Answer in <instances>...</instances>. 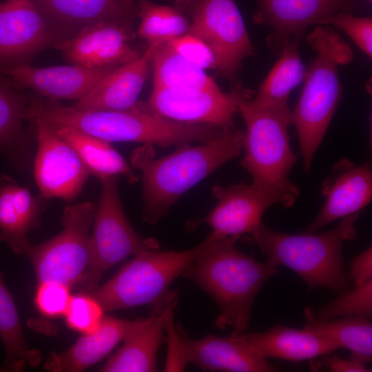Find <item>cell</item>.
Instances as JSON below:
<instances>
[{
	"label": "cell",
	"instance_id": "1",
	"mask_svg": "<svg viewBox=\"0 0 372 372\" xmlns=\"http://www.w3.org/2000/svg\"><path fill=\"white\" fill-rule=\"evenodd\" d=\"M244 132L236 128L200 145L178 146L172 154L155 158L153 145L134 149L131 165L142 173L143 216L156 223L187 191L243 151Z\"/></svg>",
	"mask_w": 372,
	"mask_h": 372
},
{
	"label": "cell",
	"instance_id": "2",
	"mask_svg": "<svg viewBox=\"0 0 372 372\" xmlns=\"http://www.w3.org/2000/svg\"><path fill=\"white\" fill-rule=\"evenodd\" d=\"M239 238L229 236L211 240L207 238L205 249L183 274L218 304L216 327H231L236 334L247 330L257 295L265 282L278 274L277 267L258 262L239 251L236 247Z\"/></svg>",
	"mask_w": 372,
	"mask_h": 372
},
{
	"label": "cell",
	"instance_id": "3",
	"mask_svg": "<svg viewBox=\"0 0 372 372\" xmlns=\"http://www.w3.org/2000/svg\"><path fill=\"white\" fill-rule=\"evenodd\" d=\"M39 117L53 125L74 127L107 142H132L161 147L206 143L225 131L209 125L172 121L138 103L125 110H79L54 100L41 106Z\"/></svg>",
	"mask_w": 372,
	"mask_h": 372
},
{
	"label": "cell",
	"instance_id": "4",
	"mask_svg": "<svg viewBox=\"0 0 372 372\" xmlns=\"http://www.w3.org/2000/svg\"><path fill=\"white\" fill-rule=\"evenodd\" d=\"M238 112L246 126L241 165L252 177L251 187L271 205L292 207L300 189L289 179L298 159L288 134L291 111L289 107H259L250 97L240 103Z\"/></svg>",
	"mask_w": 372,
	"mask_h": 372
},
{
	"label": "cell",
	"instance_id": "5",
	"mask_svg": "<svg viewBox=\"0 0 372 372\" xmlns=\"http://www.w3.org/2000/svg\"><path fill=\"white\" fill-rule=\"evenodd\" d=\"M360 212L341 219L326 232L290 234L269 229L262 222L256 231L247 236L267 257V262L282 265L296 272L311 290L327 288L336 294L350 289L344 269L342 245L357 238L355 223Z\"/></svg>",
	"mask_w": 372,
	"mask_h": 372
},
{
	"label": "cell",
	"instance_id": "6",
	"mask_svg": "<svg viewBox=\"0 0 372 372\" xmlns=\"http://www.w3.org/2000/svg\"><path fill=\"white\" fill-rule=\"evenodd\" d=\"M307 42L317 56L307 70L304 87L291 112L306 172L342 97L338 66L353 59L350 46L330 27L317 25Z\"/></svg>",
	"mask_w": 372,
	"mask_h": 372
},
{
	"label": "cell",
	"instance_id": "7",
	"mask_svg": "<svg viewBox=\"0 0 372 372\" xmlns=\"http://www.w3.org/2000/svg\"><path fill=\"white\" fill-rule=\"evenodd\" d=\"M207 245L205 239L185 251L146 249L134 256L108 281L89 293L105 311L143 305L156 307L172 295V282L192 264Z\"/></svg>",
	"mask_w": 372,
	"mask_h": 372
},
{
	"label": "cell",
	"instance_id": "8",
	"mask_svg": "<svg viewBox=\"0 0 372 372\" xmlns=\"http://www.w3.org/2000/svg\"><path fill=\"white\" fill-rule=\"evenodd\" d=\"M101 194L91 234L92 259L82 280L81 291L90 293L99 287L103 274L130 256L158 249L153 238H143L128 222L118 189V176L100 179Z\"/></svg>",
	"mask_w": 372,
	"mask_h": 372
},
{
	"label": "cell",
	"instance_id": "9",
	"mask_svg": "<svg viewBox=\"0 0 372 372\" xmlns=\"http://www.w3.org/2000/svg\"><path fill=\"white\" fill-rule=\"evenodd\" d=\"M95 209L90 202L67 206L63 230L45 242L30 245L25 256L34 267L37 283L52 280L72 287L81 282L92 259L90 228Z\"/></svg>",
	"mask_w": 372,
	"mask_h": 372
},
{
	"label": "cell",
	"instance_id": "10",
	"mask_svg": "<svg viewBox=\"0 0 372 372\" xmlns=\"http://www.w3.org/2000/svg\"><path fill=\"white\" fill-rule=\"evenodd\" d=\"M194 6L187 33L211 49L223 76L234 79L242 61L255 54L235 0H197Z\"/></svg>",
	"mask_w": 372,
	"mask_h": 372
},
{
	"label": "cell",
	"instance_id": "11",
	"mask_svg": "<svg viewBox=\"0 0 372 372\" xmlns=\"http://www.w3.org/2000/svg\"><path fill=\"white\" fill-rule=\"evenodd\" d=\"M252 92L238 85L231 92L217 90H176L153 87L145 110L172 121L212 125L229 131L236 128L234 115Z\"/></svg>",
	"mask_w": 372,
	"mask_h": 372
},
{
	"label": "cell",
	"instance_id": "12",
	"mask_svg": "<svg viewBox=\"0 0 372 372\" xmlns=\"http://www.w3.org/2000/svg\"><path fill=\"white\" fill-rule=\"evenodd\" d=\"M34 120L37 133L34 174L41 196L72 200L82 192L90 173L50 124L39 118Z\"/></svg>",
	"mask_w": 372,
	"mask_h": 372
},
{
	"label": "cell",
	"instance_id": "13",
	"mask_svg": "<svg viewBox=\"0 0 372 372\" xmlns=\"http://www.w3.org/2000/svg\"><path fill=\"white\" fill-rule=\"evenodd\" d=\"M59 41L31 0L0 3V65H27Z\"/></svg>",
	"mask_w": 372,
	"mask_h": 372
},
{
	"label": "cell",
	"instance_id": "14",
	"mask_svg": "<svg viewBox=\"0 0 372 372\" xmlns=\"http://www.w3.org/2000/svg\"><path fill=\"white\" fill-rule=\"evenodd\" d=\"M254 21L268 27L269 48L280 54L284 43L292 38L302 40L307 29L338 12H351L357 0H258Z\"/></svg>",
	"mask_w": 372,
	"mask_h": 372
},
{
	"label": "cell",
	"instance_id": "15",
	"mask_svg": "<svg viewBox=\"0 0 372 372\" xmlns=\"http://www.w3.org/2000/svg\"><path fill=\"white\" fill-rule=\"evenodd\" d=\"M134 37L132 19L125 18L86 28L54 48L72 65L87 68L121 65L141 55L129 44Z\"/></svg>",
	"mask_w": 372,
	"mask_h": 372
},
{
	"label": "cell",
	"instance_id": "16",
	"mask_svg": "<svg viewBox=\"0 0 372 372\" xmlns=\"http://www.w3.org/2000/svg\"><path fill=\"white\" fill-rule=\"evenodd\" d=\"M325 201L320 212L305 229L316 233L326 225L360 212L372 198L371 163L355 165L347 159L340 161L322 187Z\"/></svg>",
	"mask_w": 372,
	"mask_h": 372
},
{
	"label": "cell",
	"instance_id": "17",
	"mask_svg": "<svg viewBox=\"0 0 372 372\" xmlns=\"http://www.w3.org/2000/svg\"><path fill=\"white\" fill-rule=\"evenodd\" d=\"M212 192L217 203L200 221L211 228L207 237L211 240L251 235L262 223L266 210L272 205L251 185L242 183L226 187L214 186Z\"/></svg>",
	"mask_w": 372,
	"mask_h": 372
},
{
	"label": "cell",
	"instance_id": "18",
	"mask_svg": "<svg viewBox=\"0 0 372 372\" xmlns=\"http://www.w3.org/2000/svg\"><path fill=\"white\" fill-rule=\"evenodd\" d=\"M119 65L87 68L79 65L34 68L27 65H0V74L19 86L52 100H79L106 74Z\"/></svg>",
	"mask_w": 372,
	"mask_h": 372
},
{
	"label": "cell",
	"instance_id": "19",
	"mask_svg": "<svg viewBox=\"0 0 372 372\" xmlns=\"http://www.w3.org/2000/svg\"><path fill=\"white\" fill-rule=\"evenodd\" d=\"M180 365L194 364L202 370L228 372H273L278 369L265 358L228 337L207 335L192 339L180 330L177 334Z\"/></svg>",
	"mask_w": 372,
	"mask_h": 372
},
{
	"label": "cell",
	"instance_id": "20",
	"mask_svg": "<svg viewBox=\"0 0 372 372\" xmlns=\"http://www.w3.org/2000/svg\"><path fill=\"white\" fill-rule=\"evenodd\" d=\"M245 348L263 358L296 362L333 353L340 349L333 341L302 328L276 324L260 333L229 335Z\"/></svg>",
	"mask_w": 372,
	"mask_h": 372
},
{
	"label": "cell",
	"instance_id": "21",
	"mask_svg": "<svg viewBox=\"0 0 372 372\" xmlns=\"http://www.w3.org/2000/svg\"><path fill=\"white\" fill-rule=\"evenodd\" d=\"M175 296L163 304L154 307L148 318L137 319L136 324L123 339V344L106 362L103 372L156 371L158 350Z\"/></svg>",
	"mask_w": 372,
	"mask_h": 372
},
{
	"label": "cell",
	"instance_id": "22",
	"mask_svg": "<svg viewBox=\"0 0 372 372\" xmlns=\"http://www.w3.org/2000/svg\"><path fill=\"white\" fill-rule=\"evenodd\" d=\"M149 54L121 65L103 76L72 105L79 110H125L137 102L148 76Z\"/></svg>",
	"mask_w": 372,
	"mask_h": 372
},
{
	"label": "cell",
	"instance_id": "23",
	"mask_svg": "<svg viewBox=\"0 0 372 372\" xmlns=\"http://www.w3.org/2000/svg\"><path fill=\"white\" fill-rule=\"evenodd\" d=\"M31 1L59 43L75 37L85 28L96 23L130 18L121 0Z\"/></svg>",
	"mask_w": 372,
	"mask_h": 372
},
{
	"label": "cell",
	"instance_id": "24",
	"mask_svg": "<svg viewBox=\"0 0 372 372\" xmlns=\"http://www.w3.org/2000/svg\"><path fill=\"white\" fill-rule=\"evenodd\" d=\"M129 320L104 316L94 332L82 334L70 347L62 353L52 352L43 367L51 372H80L106 357L136 324Z\"/></svg>",
	"mask_w": 372,
	"mask_h": 372
},
{
	"label": "cell",
	"instance_id": "25",
	"mask_svg": "<svg viewBox=\"0 0 372 372\" xmlns=\"http://www.w3.org/2000/svg\"><path fill=\"white\" fill-rule=\"evenodd\" d=\"M41 206L28 188L3 175L0 179V242L14 254L26 255L27 234L40 223Z\"/></svg>",
	"mask_w": 372,
	"mask_h": 372
},
{
	"label": "cell",
	"instance_id": "26",
	"mask_svg": "<svg viewBox=\"0 0 372 372\" xmlns=\"http://www.w3.org/2000/svg\"><path fill=\"white\" fill-rule=\"evenodd\" d=\"M51 125L73 148L90 174L99 180L123 176L131 184L137 180L130 165L110 142L69 126Z\"/></svg>",
	"mask_w": 372,
	"mask_h": 372
},
{
	"label": "cell",
	"instance_id": "27",
	"mask_svg": "<svg viewBox=\"0 0 372 372\" xmlns=\"http://www.w3.org/2000/svg\"><path fill=\"white\" fill-rule=\"evenodd\" d=\"M301 40H287L275 63L251 101L262 107H286L291 92L304 81L307 70L299 54Z\"/></svg>",
	"mask_w": 372,
	"mask_h": 372
},
{
	"label": "cell",
	"instance_id": "28",
	"mask_svg": "<svg viewBox=\"0 0 372 372\" xmlns=\"http://www.w3.org/2000/svg\"><path fill=\"white\" fill-rule=\"evenodd\" d=\"M154 72V86L176 90H217L205 70L179 54L168 42L145 50Z\"/></svg>",
	"mask_w": 372,
	"mask_h": 372
},
{
	"label": "cell",
	"instance_id": "29",
	"mask_svg": "<svg viewBox=\"0 0 372 372\" xmlns=\"http://www.w3.org/2000/svg\"><path fill=\"white\" fill-rule=\"evenodd\" d=\"M303 328L325 337L351 351L349 358L366 364L372 359V323L366 317H342L328 320L316 318L311 307L304 311Z\"/></svg>",
	"mask_w": 372,
	"mask_h": 372
},
{
	"label": "cell",
	"instance_id": "30",
	"mask_svg": "<svg viewBox=\"0 0 372 372\" xmlns=\"http://www.w3.org/2000/svg\"><path fill=\"white\" fill-rule=\"evenodd\" d=\"M0 271V338L4 351V368L19 372L26 366H36L41 360L40 352L30 348L21 327L14 300Z\"/></svg>",
	"mask_w": 372,
	"mask_h": 372
},
{
	"label": "cell",
	"instance_id": "31",
	"mask_svg": "<svg viewBox=\"0 0 372 372\" xmlns=\"http://www.w3.org/2000/svg\"><path fill=\"white\" fill-rule=\"evenodd\" d=\"M31 100L0 77V149L15 160L27 155L24 121L30 119Z\"/></svg>",
	"mask_w": 372,
	"mask_h": 372
},
{
	"label": "cell",
	"instance_id": "32",
	"mask_svg": "<svg viewBox=\"0 0 372 372\" xmlns=\"http://www.w3.org/2000/svg\"><path fill=\"white\" fill-rule=\"evenodd\" d=\"M137 13L141 22L137 36L154 48L187 33L189 22L175 7L161 6L149 0H140Z\"/></svg>",
	"mask_w": 372,
	"mask_h": 372
},
{
	"label": "cell",
	"instance_id": "33",
	"mask_svg": "<svg viewBox=\"0 0 372 372\" xmlns=\"http://www.w3.org/2000/svg\"><path fill=\"white\" fill-rule=\"evenodd\" d=\"M314 313L316 318L322 320L342 317L371 319L372 280L340 294L338 298L319 308Z\"/></svg>",
	"mask_w": 372,
	"mask_h": 372
},
{
	"label": "cell",
	"instance_id": "34",
	"mask_svg": "<svg viewBox=\"0 0 372 372\" xmlns=\"http://www.w3.org/2000/svg\"><path fill=\"white\" fill-rule=\"evenodd\" d=\"M104 309L90 293L81 291L72 295L63 316L68 328L87 334L96 331L104 318Z\"/></svg>",
	"mask_w": 372,
	"mask_h": 372
},
{
	"label": "cell",
	"instance_id": "35",
	"mask_svg": "<svg viewBox=\"0 0 372 372\" xmlns=\"http://www.w3.org/2000/svg\"><path fill=\"white\" fill-rule=\"evenodd\" d=\"M71 297L69 286L56 281H45L38 283L34 303L42 316L53 318L65 315Z\"/></svg>",
	"mask_w": 372,
	"mask_h": 372
},
{
	"label": "cell",
	"instance_id": "36",
	"mask_svg": "<svg viewBox=\"0 0 372 372\" xmlns=\"http://www.w3.org/2000/svg\"><path fill=\"white\" fill-rule=\"evenodd\" d=\"M319 25H333L343 30L357 46L368 56H372V19L371 17H356L349 12H338Z\"/></svg>",
	"mask_w": 372,
	"mask_h": 372
},
{
	"label": "cell",
	"instance_id": "37",
	"mask_svg": "<svg viewBox=\"0 0 372 372\" xmlns=\"http://www.w3.org/2000/svg\"><path fill=\"white\" fill-rule=\"evenodd\" d=\"M168 43L179 54L199 68L217 70L214 54L207 44L198 37L186 33Z\"/></svg>",
	"mask_w": 372,
	"mask_h": 372
},
{
	"label": "cell",
	"instance_id": "38",
	"mask_svg": "<svg viewBox=\"0 0 372 372\" xmlns=\"http://www.w3.org/2000/svg\"><path fill=\"white\" fill-rule=\"evenodd\" d=\"M350 278L354 287H359L372 280V248L368 247L349 263Z\"/></svg>",
	"mask_w": 372,
	"mask_h": 372
},
{
	"label": "cell",
	"instance_id": "39",
	"mask_svg": "<svg viewBox=\"0 0 372 372\" xmlns=\"http://www.w3.org/2000/svg\"><path fill=\"white\" fill-rule=\"evenodd\" d=\"M323 355L322 364L333 372H369L366 364L355 359L341 358L338 355Z\"/></svg>",
	"mask_w": 372,
	"mask_h": 372
},
{
	"label": "cell",
	"instance_id": "40",
	"mask_svg": "<svg viewBox=\"0 0 372 372\" xmlns=\"http://www.w3.org/2000/svg\"><path fill=\"white\" fill-rule=\"evenodd\" d=\"M124 9L126 12L127 15L131 18L134 19V16L137 13V6L136 4L135 0H121Z\"/></svg>",
	"mask_w": 372,
	"mask_h": 372
},
{
	"label": "cell",
	"instance_id": "41",
	"mask_svg": "<svg viewBox=\"0 0 372 372\" xmlns=\"http://www.w3.org/2000/svg\"><path fill=\"white\" fill-rule=\"evenodd\" d=\"M197 0H175L174 7L184 12L187 9L194 6Z\"/></svg>",
	"mask_w": 372,
	"mask_h": 372
},
{
	"label": "cell",
	"instance_id": "42",
	"mask_svg": "<svg viewBox=\"0 0 372 372\" xmlns=\"http://www.w3.org/2000/svg\"><path fill=\"white\" fill-rule=\"evenodd\" d=\"M176 340H177V334L176 335V342H175L176 347ZM176 351L177 352V349H176ZM177 356H178V352L176 353V358H178ZM177 361L178 362V358H177Z\"/></svg>",
	"mask_w": 372,
	"mask_h": 372
},
{
	"label": "cell",
	"instance_id": "43",
	"mask_svg": "<svg viewBox=\"0 0 372 372\" xmlns=\"http://www.w3.org/2000/svg\"><path fill=\"white\" fill-rule=\"evenodd\" d=\"M6 371V370L5 369L4 367H1L0 366V371Z\"/></svg>",
	"mask_w": 372,
	"mask_h": 372
},
{
	"label": "cell",
	"instance_id": "44",
	"mask_svg": "<svg viewBox=\"0 0 372 372\" xmlns=\"http://www.w3.org/2000/svg\"><path fill=\"white\" fill-rule=\"evenodd\" d=\"M368 1H371V0H368Z\"/></svg>",
	"mask_w": 372,
	"mask_h": 372
}]
</instances>
